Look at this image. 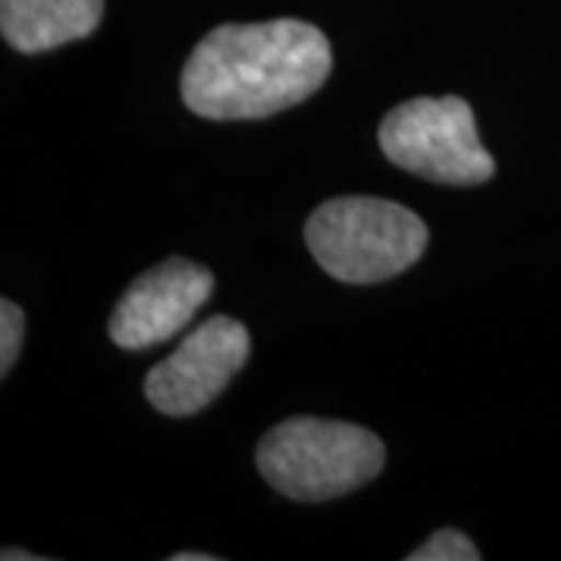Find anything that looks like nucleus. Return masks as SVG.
Segmentation results:
<instances>
[{
    "instance_id": "f257e3e1",
    "label": "nucleus",
    "mask_w": 561,
    "mask_h": 561,
    "mask_svg": "<svg viewBox=\"0 0 561 561\" xmlns=\"http://www.w3.org/2000/svg\"><path fill=\"white\" fill-rule=\"evenodd\" d=\"M331 62V44L309 22H228L187 57L181 98L203 119H265L316 94Z\"/></svg>"
},
{
    "instance_id": "f03ea898",
    "label": "nucleus",
    "mask_w": 561,
    "mask_h": 561,
    "mask_svg": "<svg viewBox=\"0 0 561 561\" xmlns=\"http://www.w3.org/2000/svg\"><path fill=\"white\" fill-rule=\"evenodd\" d=\"M387 449L359 424L328 419H287L256 446L262 478L287 500L328 502L359 490L381 474Z\"/></svg>"
},
{
    "instance_id": "7ed1b4c3",
    "label": "nucleus",
    "mask_w": 561,
    "mask_h": 561,
    "mask_svg": "<svg viewBox=\"0 0 561 561\" xmlns=\"http://www.w3.org/2000/svg\"><path fill=\"white\" fill-rule=\"evenodd\" d=\"M306 243L331 278L378 284L421 260L427 225L400 203L381 197H334L306 221Z\"/></svg>"
},
{
    "instance_id": "20e7f679",
    "label": "nucleus",
    "mask_w": 561,
    "mask_h": 561,
    "mask_svg": "<svg viewBox=\"0 0 561 561\" xmlns=\"http://www.w3.org/2000/svg\"><path fill=\"white\" fill-rule=\"evenodd\" d=\"M381 150L393 165L437 184H483L496 165L478 138L474 113L461 98H415L381 122Z\"/></svg>"
},
{
    "instance_id": "39448f33",
    "label": "nucleus",
    "mask_w": 561,
    "mask_h": 561,
    "mask_svg": "<svg viewBox=\"0 0 561 561\" xmlns=\"http://www.w3.org/2000/svg\"><path fill=\"white\" fill-rule=\"evenodd\" d=\"M250 356V334L238 319L213 316L147 375L144 393L162 415H194L231 383Z\"/></svg>"
},
{
    "instance_id": "423d86ee",
    "label": "nucleus",
    "mask_w": 561,
    "mask_h": 561,
    "mask_svg": "<svg viewBox=\"0 0 561 561\" xmlns=\"http://www.w3.org/2000/svg\"><path fill=\"white\" fill-rule=\"evenodd\" d=\"M213 272L197 262L175 256L153 265L122 294L110 316V341L122 350H150L175 337L213 297Z\"/></svg>"
},
{
    "instance_id": "0eeeda50",
    "label": "nucleus",
    "mask_w": 561,
    "mask_h": 561,
    "mask_svg": "<svg viewBox=\"0 0 561 561\" xmlns=\"http://www.w3.org/2000/svg\"><path fill=\"white\" fill-rule=\"evenodd\" d=\"M101 20L103 0H0V32L20 54L88 38Z\"/></svg>"
},
{
    "instance_id": "6e6552de",
    "label": "nucleus",
    "mask_w": 561,
    "mask_h": 561,
    "mask_svg": "<svg viewBox=\"0 0 561 561\" xmlns=\"http://www.w3.org/2000/svg\"><path fill=\"white\" fill-rule=\"evenodd\" d=\"M478 559H481L478 546L468 540L461 530H456V527H443V530H437L431 540L421 542L415 552H409V561H478Z\"/></svg>"
},
{
    "instance_id": "1a4fd4ad",
    "label": "nucleus",
    "mask_w": 561,
    "mask_h": 561,
    "mask_svg": "<svg viewBox=\"0 0 561 561\" xmlns=\"http://www.w3.org/2000/svg\"><path fill=\"white\" fill-rule=\"evenodd\" d=\"M22 337H25V316L16 302L3 300L0 302V371L3 375L20 359Z\"/></svg>"
},
{
    "instance_id": "9d476101",
    "label": "nucleus",
    "mask_w": 561,
    "mask_h": 561,
    "mask_svg": "<svg viewBox=\"0 0 561 561\" xmlns=\"http://www.w3.org/2000/svg\"><path fill=\"white\" fill-rule=\"evenodd\" d=\"M172 561H216V556H209V552H179V556H172Z\"/></svg>"
},
{
    "instance_id": "9b49d317",
    "label": "nucleus",
    "mask_w": 561,
    "mask_h": 561,
    "mask_svg": "<svg viewBox=\"0 0 561 561\" xmlns=\"http://www.w3.org/2000/svg\"><path fill=\"white\" fill-rule=\"evenodd\" d=\"M20 559L35 561V556H28V552H16V549H3V561H20Z\"/></svg>"
}]
</instances>
